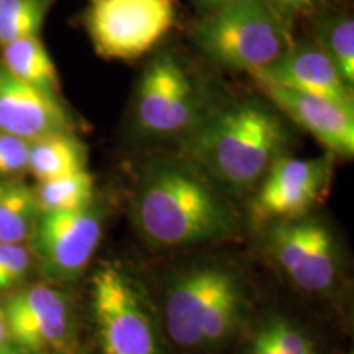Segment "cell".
<instances>
[{
  "label": "cell",
  "instance_id": "1",
  "mask_svg": "<svg viewBox=\"0 0 354 354\" xmlns=\"http://www.w3.org/2000/svg\"><path fill=\"white\" fill-rule=\"evenodd\" d=\"M184 141L189 166L228 192H246L289 148V131L272 110L241 102L220 110Z\"/></svg>",
  "mask_w": 354,
  "mask_h": 354
},
{
  "label": "cell",
  "instance_id": "17",
  "mask_svg": "<svg viewBox=\"0 0 354 354\" xmlns=\"http://www.w3.org/2000/svg\"><path fill=\"white\" fill-rule=\"evenodd\" d=\"M35 190L15 179L0 180V241L24 245L39 218Z\"/></svg>",
  "mask_w": 354,
  "mask_h": 354
},
{
  "label": "cell",
  "instance_id": "6",
  "mask_svg": "<svg viewBox=\"0 0 354 354\" xmlns=\"http://www.w3.org/2000/svg\"><path fill=\"white\" fill-rule=\"evenodd\" d=\"M174 0H91L86 28L104 59L130 61L148 55L171 32Z\"/></svg>",
  "mask_w": 354,
  "mask_h": 354
},
{
  "label": "cell",
  "instance_id": "2",
  "mask_svg": "<svg viewBox=\"0 0 354 354\" xmlns=\"http://www.w3.org/2000/svg\"><path fill=\"white\" fill-rule=\"evenodd\" d=\"M133 220L146 241L162 248L227 240L238 232L228 203L189 165L146 169L133 197Z\"/></svg>",
  "mask_w": 354,
  "mask_h": 354
},
{
  "label": "cell",
  "instance_id": "8",
  "mask_svg": "<svg viewBox=\"0 0 354 354\" xmlns=\"http://www.w3.org/2000/svg\"><path fill=\"white\" fill-rule=\"evenodd\" d=\"M268 251L292 286L307 294L333 292L342 276L333 233L318 220L302 216L274 223L268 234Z\"/></svg>",
  "mask_w": 354,
  "mask_h": 354
},
{
  "label": "cell",
  "instance_id": "12",
  "mask_svg": "<svg viewBox=\"0 0 354 354\" xmlns=\"http://www.w3.org/2000/svg\"><path fill=\"white\" fill-rule=\"evenodd\" d=\"M261 92L292 122L308 131L331 156L353 158L354 112L320 97L304 94L269 79L253 76Z\"/></svg>",
  "mask_w": 354,
  "mask_h": 354
},
{
  "label": "cell",
  "instance_id": "21",
  "mask_svg": "<svg viewBox=\"0 0 354 354\" xmlns=\"http://www.w3.org/2000/svg\"><path fill=\"white\" fill-rule=\"evenodd\" d=\"M317 44L342 74L343 81L354 84V21L351 17L342 15L323 24Z\"/></svg>",
  "mask_w": 354,
  "mask_h": 354
},
{
  "label": "cell",
  "instance_id": "23",
  "mask_svg": "<svg viewBox=\"0 0 354 354\" xmlns=\"http://www.w3.org/2000/svg\"><path fill=\"white\" fill-rule=\"evenodd\" d=\"M30 264L32 261L24 245L0 241V290L20 284L28 272Z\"/></svg>",
  "mask_w": 354,
  "mask_h": 354
},
{
  "label": "cell",
  "instance_id": "3",
  "mask_svg": "<svg viewBox=\"0 0 354 354\" xmlns=\"http://www.w3.org/2000/svg\"><path fill=\"white\" fill-rule=\"evenodd\" d=\"M246 300L238 277L216 264L177 274L166 290L165 325L171 342L190 351H214L240 328Z\"/></svg>",
  "mask_w": 354,
  "mask_h": 354
},
{
  "label": "cell",
  "instance_id": "20",
  "mask_svg": "<svg viewBox=\"0 0 354 354\" xmlns=\"http://www.w3.org/2000/svg\"><path fill=\"white\" fill-rule=\"evenodd\" d=\"M53 0H0V48L17 39L39 37Z\"/></svg>",
  "mask_w": 354,
  "mask_h": 354
},
{
  "label": "cell",
  "instance_id": "15",
  "mask_svg": "<svg viewBox=\"0 0 354 354\" xmlns=\"http://www.w3.org/2000/svg\"><path fill=\"white\" fill-rule=\"evenodd\" d=\"M87 148L74 133H55L32 141L28 171L39 180L86 169Z\"/></svg>",
  "mask_w": 354,
  "mask_h": 354
},
{
  "label": "cell",
  "instance_id": "28",
  "mask_svg": "<svg viewBox=\"0 0 354 354\" xmlns=\"http://www.w3.org/2000/svg\"><path fill=\"white\" fill-rule=\"evenodd\" d=\"M66 354H76V353H66Z\"/></svg>",
  "mask_w": 354,
  "mask_h": 354
},
{
  "label": "cell",
  "instance_id": "25",
  "mask_svg": "<svg viewBox=\"0 0 354 354\" xmlns=\"http://www.w3.org/2000/svg\"><path fill=\"white\" fill-rule=\"evenodd\" d=\"M201 6H203L205 8H216V7H223V6H228V3H233V2H238V0H197Z\"/></svg>",
  "mask_w": 354,
  "mask_h": 354
},
{
  "label": "cell",
  "instance_id": "7",
  "mask_svg": "<svg viewBox=\"0 0 354 354\" xmlns=\"http://www.w3.org/2000/svg\"><path fill=\"white\" fill-rule=\"evenodd\" d=\"M205 118L198 91L187 71L171 55H161L145 69L135 102L140 133L176 138L192 133Z\"/></svg>",
  "mask_w": 354,
  "mask_h": 354
},
{
  "label": "cell",
  "instance_id": "19",
  "mask_svg": "<svg viewBox=\"0 0 354 354\" xmlns=\"http://www.w3.org/2000/svg\"><path fill=\"white\" fill-rule=\"evenodd\" d=\"M245 354H318V349L315 342L294 322L272 317L258 326Z\"/></svg>",
  "mask_w": 354,
  "mask_h": 354
},
{
  "label": "cell",
  "instance_id": "26",
  "mask_svg": "<svg viewBox=\"0 0 354 354\" xmlns=\"http://www.w3.org/2000/svg\"><path fill=\"white\" fill-rule=\"evenodd\" d=\"M7 343H10V336H8L6 318H3L2 310H0V346H3V344Z\"/></svg>",
  "mask_w": 354,
  "mask_h": 354
},
{
  "label": "cell",
  "instance_id": "27",
  "mask_svg": "<svg viewBox=\"0 0 354 354\" xmlns=\"http://www.w3.org/2000/svg\"><path fill=\"white\" fill-rule=\"evenodd\" d=\"M0 354H32V353L24 351V349L15 346L13 343H7L3 344V346H0Z\"/></svg>",
  "mask_w": 354,
  "mask_h": 354
},
{
  "label": "cell",
  "instance_id": "13",
  "mask_svg": "<svg viewBox=\"0 0 354 354\" xmlns=\"http://www.w3.org/2000/svg\"><path fill=\"white\" fill-rule=\"evenodd\" d=\"M0 131L35 141L73 133L74 123L59 97L15 77L0 63Z\"/></svg>",
  "mask_w": 354,
  "mask_h": 354
},
{
  "label": "cell",
  "instance_id": "16",
  "mask_svg": "<svg viewBox=\"0 0 354 354\" xmlns=\"http://www.w3.org/2000/svg\"><path fill=\"white\" fill-rule=\"evenodd\" d=\"M2 50L0 63L8 73L41 88L46 94L56 95L59 92V76L50 53L39 37H28L8 43Z\"/></svg>",
  "mask_w": 354,
  "mask_h": 354
},
{
  "label": "cell",
  "instance_id": "11",
  "mask_svg": "<svg viewBox=\"0 0 354 354\" xmlns=\"http://www.w3.org/2000/svg\"><path fill=\"white\" fill-rule=\"evenodd\" d=\"M2 315L10 342L32 354L64 348L74 331L69 297L46 284L10 295L3 304Z\"/></svg>",
  "mask_w": 354,
  "mask_h": 354
},
{
  "label": "cell",
  "instance_id": "10",
  "mask_svg": "<svg viewBox=\"0 0 354 354\" xmlns=\"http://www.w3.org/2000/svg\"><path fill=\"white\" fill-rule=\"evenodd\" d=\"M102 225L94 207L39 214L33 232V248L46 276L59 282L76 281L97 251Z\"/></svg>",
  "mask_w": 354,
  "mask_h": 354
},
{
  "label": "cell",
  "instance_id": "24",
  "mask_svg": "<svg viewBox=\"0 0 354 354\" xmlns=\"http://www.w3.org/2000/svg\"><path fill=\"white\" fill-rule=\"evenodd\" d=\"M264 2L290 20L295 15H307L317 10L325 3V0H264Z\"/></svg>",
  "mask_w": 354,
  "mask_h": 354
},
{
  "label": "cell",
  "instance_id": "4",
  "mask_svg": "<svg viewBox=\"0 0 354 354\" xmlns=\"http://www.w3.org/2000/svg\"><path fill=\"white\" fill-rule=\"evenodd\" d=\"M192 41L216 64L250 74L271 68L295 44L290 20L264 0L212 8L194 25Z\"/></svg>",
  "mask_w": 354,
  "mask_h": 354
},
{
  "label": "cell",
  "instance_id": "22",
  "mask_svg": "<svg viewBox=\"0 0 354 354\" xmlns=\"http://www.w3.org/2000/svg\"><path fill=\"white\" fill-rule=\"evenodd\" d=\"M32 141L0 131V177L8 179L28 169Z\"/></svg>",
  "mask_w": 354,
  "mask_h": 354
},
{
  "label": "cell",
  "instance_id": "5",
  "mask_svg": "<svg viewBox=\"0 0 354 354\" xmlns=\"http://www.w3.org/2000/svg\"><path fill=\"white\" fill-rule=\"evenodd\" d=\"M91 310L102 354H159L151 307L120 266L104 264L92 274Z\"/></svg>",
  "mask_w": 354,
  "mask_h": 354
},
{
  "label": "cell",
  "instance_id": "18",
  "mask_svg": "<svg viewBox=\"0 0 354 354\" xmlns=\"http://www.w3.org/2000/svg\"><path fill=\"white\" fill-rule=\"evenodd\" d=\"M95 196L94 176L87 169L55 179L39 180L35 189L39 212H73L92 207Z\"/></svg>",
  "mask_w": 354,
  "mask_h": 354
},
{
  "label": "cell",
  "instance_id": "14",
  "mask_svg": "<svg viewBox=\"0 0 354 354\" xmlns=\"http://www.w3.org/2000/svg\"><path fill=\"white\" fill-rule=\"evenodd\" d=\"M251 76L266 77L281 86L330 100L354 112L353 87L343 81L342 74L317 43L294 44L276 64L253 73Z\"/></svg>",
  "mask_w": 354,
  "mask_h": 354
},
{
  "label": "cell",
  "instance_id": "9",
  "mask_svg": "<svg viewBox=\"0 0 354 354\" xmlns=\"http://www.w3.org/2000/svg\"><path fill=\"white\" fill-rule=\"evenodd\" d=\"M325 158H279L266 172L251 202V220L258 227L297 220L325 196L333 161Z\"/></svg>",
  "mask_w": 354,
  "mask_h": 354
}]
</instances>
